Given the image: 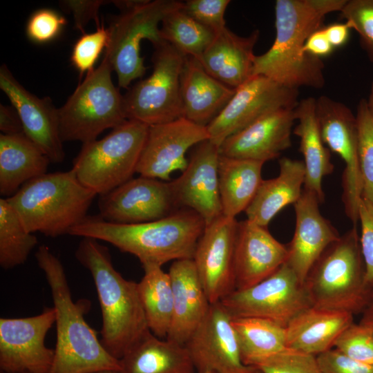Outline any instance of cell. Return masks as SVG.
Wrapping results in <instances>:
<instances>
[{
	"label": "cell",
	"instance_id": "cell-1",
	"mask_svg": "<svg viewBox=\"0 0 373 373\" xmlns=\"http://www.w3.org/2000/svg\"><path fill=\"white\" fill-rule=\"evenodd\" d=\"M347 0H277L276 37L264 54L256 55L252 75H263L290 88L324 86V64L305 51L308 37L322 28L325 17L340 12Z\"/></svg>",
	"mask_w": 373,
	"mask_h": 373
},
{
	"label": "cell",
	"instance_id": "cell-2",
	"mask_svg": "<svg viewBox=\"0 0 373 373\" xmlns=\"http://www.w3.org/2000/svg\"><path fill=\"white\" fill-rule=\"evenodd\" d=\"M205 222L192 209L181 208L162 219L137 224L106 222L87 216L69 235L107 242L136 256L142 267H162L171 260L193 259Z\"/></svg>",
	"mask_w": 373,
	"mask_h": 373
},
{
	"label": "cell",
	"instance_id": "cell-3",
	"mask_svg": "<svg viewBox=\"0 0 373 373\" xmlns=\"http://www.w3.org/2000/svg\"><path fill=\"white\" fill-rule=\"evenodd\" d=\"M49 285L56 313L57 341L49 373H98L121 371L119 360L110 354L84 318L85 303L73 301L64 266L46 245L35 253Z\"/></svg>",
	"mask_w": 373,
	"mask_h": 373
},
{
	"label": "cell",
	"instance_id": "cell-4",
	"mask_svg": "<svg viewBox=\"0 0 373 373\" xmlns=\"http://www.w3.org/2000/svg\"><path fill=\"white\" fill-rule=\"evenodd\" d=\"M75 256L95 285L102 318V344L119 360L150 332L137 283L125 279L115 269L108 249L98 240L83 238Z\"/></svg>",
	"mask_w": 373,
	"mask_h": 373
},
{
	"label": "cell",
	"instance_id": "cell-5",
	"mask_svg": "<svg viewBox=\"0 0 373 373\" xmlns=\"http://www.w3.org/2000/svg\"><path fill=\"white\" fill-rule=\"evenodd\" d=\"M96 195L70 170L35 178L6 200L29 232L55 238L84 220Z\"/></svg>",
	"mask_w": 373,
	"mask_h": 373
},
{
	"label": "cell",
	"instance_id": "cell-6",
	"mask_svg": "<svg viewBox=\"0 0 373 373\" xmlns=\"http://www.w3.org/2000/svg\"><path fill=\"white\" fill-rule=\"evenodd\" d=\"M364 276L360 236L354 225L321 254L304 285L312 307L354 315L369 300L370 288Z\"/></svg>",
	"mask_w": 373,
	"mask_h": 373
},
{
	"label": "cell",
	"instance_id": "cell-7",
	"mask_svg": "<svg viewBox=\"0 0 373 373\" xmlns=\"http://www.w3.org/2000/svg\"><path fill=\"white\" fill-rule=\"evenodd\" d=\"M113 3L120 14L113 17L108 28L109 40L104 57L116 73L118 86L127 88L146 73L141 41L148 39L154 48L164 42L159 26L167 15L181 8L183 1L117 0Z\"/></svg>",
	"mask_w": 373,
	"mask_h": 373
},
{
	"label": "cell",
	"instance_id": "cell-8",
	"mask_svg": "<svg viewBox=\"0 0 373 373\" xmlns=\"http://www.w3.org/2000/svg\"><path fill=\"white\" fill-rule=\"evenodd\" d=\"M113 68L104 57L97 68L86 76L58 108L59 133L64 142L82 144L97 140L106 129L114 128L127 120L124 97L111 78Z\"/></svg>",
	"mask_w": 373,
	"mask_h": 373
},
{
	"label": "cell",
	"instance_id": "cell-9",
	"mask_svg": "<svg viewBox=\"0 0 373 373\" xmlns=\"http://www.w3.org/2000/svg\"><path fill=\"white\" fill-rule=\"evenodd\" d=\"M149 126L127 119L104 137L82 144L71 170L97 195L105 194L136 173Z\"/></svg>",
	"mask_w": 373,
	"mask_h": 373
},
{
	"label": "cell",
	"instance_id": "cell-10",
	"mask_svg": "<svg viewBox=\"0 0 373 373\" xmlns=\"http://www.w3.org/2000/svg\"><path fill=\"white\" fill-rule=\"evenodd\" d=\"M154 48L152 73L123 96L127 119L149 126L183 117L180 75L185 56L166 41Z\"/></svg>",
	"mask_w": 373,
	"mask_h": 373
},
{
	"label": "cell",
	"instance_id": "cell-11",
	"mask_svg": "<svg viewBox=\"0 0 373 373\" xmlns=\"http://www.w3.org/2000/svg\"><path fill=\"white\" fill-rule=\"evenodd\" d=\"M220 303L233 318H261L283 327L312 307L305 285L286 262L260 283L233 291Z\"/></svg>",
	"mask_w": 373,
	"mask_h": 373
},
{
	"label": "cell",
	"instance_id": "cell-12",
	"mask_svg": "<svg viewBox=\"0 0 373 373\" xmlns=\"http://www.w3.org/2000/svg\"><path fill=\"white\" fill-rule=\"evenodd\" d=\"M316 116L323 143L345 162L342 201L346 216L356 225L363 191L356 115L343 103L321 95L316 99Z\"/></svg>",
	"mask_w": 373,
	"mask_h": 373
},
{
	"label": "cell",
	"instance_id": "cell-13",
	"mask_svg": "<svg viewBox=\"0 0 373 373\" xmlns=\"http://www.w3.org/2000/svg\"><path fill=\"white\" fill-rule=\"evenodd\" d=\"M298 90L263 75H252L236 88L233 96L207 126L209 140L220 147L229 136L279 108H294Z\"/></svg>",
	"mask_w": 373,
	"mask_h": 373
},
{
	"label": "cell",
	"instance_id": "cell-14",
	"mask_svg": "<svg viewBox=\"0 0 373 373\" xmlns=\"http://www.w3.org/2000/svg\"><path fill=\"white\" fill-rule=\"evenodd\" d=\"M54 307L25 318H0V369L5 373H49L55 350L45 338L55 323Z\"/></svg>",
	"mask_w": 373,
	"mask_h": 373
},
{
	"label": "cell",
	"instance_id": "cell-15",
	"mask_svg": "<svg viewBox=\"0 0 373 373\" xmlns=\"http://www.w3.org/2000/svg\"><path fill=\"white\" fill-rule=\"evenodd\" d=\"M184 345L198 373H261L243 362L232 316L220 302L211 305Z\"/></svg>",
	"mask_w": 373,
	"mask_h": 373
},
{
	"label": "cell",
	"instance_id": "cell-16",
	"mask_svg": "<svg viewBox=\"0 0 373 373\" xmlns=\"http://www.w3.org/2000/svg\"><path fill=\"white\" fill-rule=\"evenodd\" d=\"M178 207L170 182L139 176L100 195L99 216L117 224H137L165 218Z\"/></svg>",
	"mask_w": 373,
	"mask_h": 373
},
{
	"label": "cell",
	"instance_id": "cell-17",
	"mask_svg": "<svg viewBox=\"0 0 373 373\" xmlns=\"http://www.w3.org/2000/svg\"><path fill=\"white\" fill-rule=\"evenodd\" d=\"M207 140L209 135L206 126L184 117L150 126L136 173L169 182L173 172H182L186 168L187 151Z\"/></svg>",
	"mask_w": 373,
	"mask_h": 373
},
{
	"label": "cell",
	"instance_id": "cell-18",
	"mask_svg": "<svg viewBox=\"0 0 373 373\" xmlns=\"http://www.w3.org/2000/svg\"><path fill=\"white\" fill-rule=\"evenodd\" d=\"M238 222L223 215L207 225L193 260L211 304L235 290L233 260Z\"/></svg>",
	"mask_w": 373,
	"mask_h": 373
},
{
	"label": "cell",
	"instance_id": "cell-19",
	"mask_svg": "<svg viewBox=\"0 0 373 373\" xmlns=\"http://www.w3.org/2000/svg\"><path fill=\"white\" fill-rule=\"evenodd\" d=\"M219 148L209 140L197 144L182 175L170 181L177 206L195 211L206 226L222 216L218 183Z\"/></svg>",
	"mask_w": 373,
	"mask_h": 373
},
{
	"label": "cell",
	"instance_id": "cell-20",
	"mask_svg": "<svg viewBox=\"0 0 373 373\" xmlns=\"http://www.w3.org/2000/svg\"><path fill=\"white\" fill-rule=\"evenodd\" d=\"M0 88L17 112L23 133L48 157L51 163L65 159L58 119V108L48 97H38L27 90L6 64L0 67Z\"/></svg>",
	"mask_w": 373,
	"mask_h": 373
},
{
	"label": "cell",
	"instance_id": "cell-21",
	"mask_svg": "<svg viewBox=\"0 0 373 373\" xmlns=\"http://www.w3.org/2000/svg\"><path fill=\"white\" fill-rule=\"evenodd\" d=\"M319 204L317 196L305 189L294 204L296 226L294 236L287 246L286 263L303 285L321 254L341 236L330 221L321 213Z\"/></svg>",
	"mask_w": 373,
	"mask_h": 373
},
{
	"label": "cell",
	"instance_id": "cell-22",
	"mask_svg": "<svg viewBox=\"0 0 373 373\" xmlns=\"http://www.w3.org/2000/svg\"><path fill=\"white\" fill-rule=\"evenodd\" d=\"M287 246L268 231L248 220L238 222L233 260L236 289L250 287L286 262Z\"/></svg>",
	"mask_w": 373,
	"mask_h": 373
},
{
	"label": "cell",
	"instance_id": "cell-23",
	"mask_svg": "<svg viewBox=\"0 0 373 373\" xmlns=\"http://www.w3.org/2000/svg\"><path fill=\"white\" fill-rule=\"evenodd\" d=\"M294 109L279 108L261 117L227 137L220 146V154L263 162L277 158L291 146Z\"/></svg>",
	"mask_w": 373,
	"mask_h": 373
},
{
	"label": "cell",
	"instance_id": "cell-24",
	"mask_svg": "<svg viewBox=\"0 0 373 373\" xmlns=\"http://www.w3.org/2000/svg\"><path fill=\"white\" fill-rule=\"evenodd\" d=\"M171 278L173 311L166 338L184 345L206 316L211 303L193 259L173 261Z\"/></svg>",
	"mask_w": 373,
	"mask_h": 373
},
{
	"label": "cell",
	"instance_id": "cell-25",
	"mask_svg": "<svg viewBox=\"0 0 373 373\" xmlns=\"http://www.w3.org/2000/svg\"><path fill=\"white\" fill-rule=\"evenodd\" d=\"M259 37L258 30L242 37L226 27L216 33L198 59L213 77L237 88L252 76L256 57L254 48Z\"/></svg>",
	"mask_w": 373,
	"mask_h": 373
},
{
	"label": "cell",
	"instance_id": "cell-26",
	"mask_svg": "<svg viewBox=\"0 0 373 373\" xmlns=\"http://www.w3.org/2000/svg\"><path fill=\"white\" fill-rule=\"evenodd\" d=\"M235 92L210 75L198 59L185 57L180 75L183 117L207 127Z\"/></svg>",
	"mask_w": 373,
	"mask_h": 373
},
{
	"label": "cell",
	"instance_id": "cell-27",
	"mask_svg": "<svg viewBox=\"0 0 373 373\" xmlns=\"http://www.w3.org/2000/svg\"><path fill=\"white\" fill-rule=\"evenodd\" d=\"M354 315L310 307L285 327L286 346L317 356L334 347L342 332L354 323Z\"/></svg>",
	"mask_w": 373,
	"mask_h": 373
},
{
	"label": "cell",
	"instance_id": "cell-28",
	"mask_svg": "<svg viewBox=\"0 0 373 373\" xmlns=\"http://www.w3.org/2000/svg\"><path fill=\"white\" fill-rule=\"evenodd\" d=\"M298 123L293 133L300 138V152L304 158L305 180L304 189L314 193L320 203L325 201L322 188L324 177L334 171L330 150L321 135L317 116L316 99L309 97L301 99L294 109Z\"/></svg>",
	"mask_w": 373,
	"mask_h": 373
},
{
	"label": "cell",
	"instance_id": "cell-29",
	"mask_svg": "<svg viewBox=\"0 0 373 373\" xmlns=\"http://www.w3.org/2000/svg\"><path fill=\"white\" fill-rule=\"evenodd\" d=\"M278 163V175L262 181L245 211L247 220L260 226L267 227L280 210L288 204H294L303 193L305 180L303 161L283 157Z\"/></svg>",
	"mask_w": 373,
	"mask_h": 373
},
{
	"label": "cell",
	"instance_id": "cell-30",
	"mask_svg": "<svg viewBox=\"0 0 373 373\" xmlns=\"http://www.w3.org/2000/svg\"><path fill=\"white\" fill-rule=\"evenodd\" d=\"M48 157L23 133L0 135V194L8 198L47 173Z\"/></svg>",
	"mask_w": 373,
	"mask_h": 373
},
{
	"label": "cell",
	"instance_id": "cell-31",
	"mask_svg": "<svg viewBox=\"0 0 373 373\" xmlns=\"http://www.w3.org/2000/svg\"><path fill=\"white\" fill-rule=\"evenodd\" d=\"M122 373H195L184 345L162 339L151 331L120 359Z\"/></svg>",
	"mask_w": 373,
	"mask_h": 373
},
{
	"label": "cell",
	"instance_id": "cell-32",
	"mask_svg": "<svg viewBox=\"0 0 373 373\" xmlns=\"http://www.w3.org/2000/svg\"><path fill=\"white\" fill-rule=\"evenodd\" d=\"M265 162L221 155L218 162V183L222 215L236 218L245 211L262 181Z\"/></svg>",
	"mask_w": 373,
	"mask_h": 373
},
{
	"label": "cell",
	"instance_id": "cell-33",
	"mask_svg": "<svg viewBox=\"0 0 373 373\" xmlns=\"http://www.w3.org/2000/svg\"><path fill=\"white\" fill-rule=\"evenodd\" d=\"M137 283L138 292L149 330L159 338H166L173 318V297L169 273L162 267L146 265Z\"/></svg>",
	"mask_w": 373,
	"mask_h": 373
},
{
	"label": "cell",
	"instance_id": "cell-34",
	"mask_svg": "<svg viewBox=\"0 0 373 373\" xmlns=\"http://www.w3.org/2000/svg\"><path fill=\"white\" fill-rule=\"evenodd\" d=\"M243 362L251 365L258 360L287 347L286 331L277 323L256 317H232Z\"/></svg>",
	"mask_w": 373,
	"mask_h": 373
},
{
	"label": "cell",
	"instance_id": "cell-35",
	"mask_svg": "<svg viewBox=\"0 0 373 373\" xmlns=\"http://www.w3.org/2000/svg\"><path fill=\"white\" fill-rule=\"evenodd\" d=\"M38 240L29 232L6 198H0V265L10 269L23 265Z\"/></svg>",
	"mask_w": 373,
	"mask_h": 373
},
{
	"label": "cell",
	"instance_id": "cell-36",
	"mask_svg": "<svg viewBox=\"0 0 373 373\" xmlns=\"http://www.w3.org/2000/svg\"><path fill=\"white\" fill-rule=\"evenodd\" d=\"M182 8L170 12L163 19L160 27L162 37L184 56L199 59L216 33L193 19Z\"/></svg>",
	"mask_w": 373,
	"mask_h": 373
},
{
	"label": "cell",
	"instance_id": "cell-37",
	"mask_svg": "<svg viewBox=\"0 0 373 373\" xmlns=\"http://www.w3.org/2000/svg\"><path fill=\"white\" fill-rule=\"evenodd\" d=\"M358 128V155L363 183L362 198L373 204V117L361 99L356 114Z\"/></svg>",
	"mask_w": 373,
	"mask_h": 373
},
{
	"label": "cell",
	"instance_id": "cell-38",
	"mask_svg": "<svg viewBox=\"0 0 373 373\" xmlns=\"http://www.w3.org/2000/svg\"><path fill=\"white\" fill-rule=\"evenodd\" d=\"M252 366L261 373H323L316 356L288 347L256 361Z\"/></svg>",
	"mask_w": 373,
	"mask_h": 373
},
{
	"label": "cell",
	"instance_id": "cell-39",
	"mask_svg": "<svg viewBox=\"0 0 373 373\" xmlns=\"http://www.w3.org/2000/svg\"><path fill=\"white\" fill-rule=\"evenodd\" d=\"M340 12L358 35L362 48L373 63V0H347Z\"/></svg>",
	"mask_w": 373,
	"mask_h": 373
},
{
	"label": "cell",
	"instance_id": "cell-40",
	"mask_svg": "<svg viewBox=\"0 0 373 373\" xmlns=\"http://www.w3.org/2000/svg\"><path fill=\"white\" fill-rule=\"evenodd\" d=\"M334 347L358 362L373 365V329L352 323L336 341Z\"/></svg>",
	"mask_w": 373,
	"mask_h": 373
},
{
	"label": "cell",
	"instance_id": "cell-41",
	"mask_svg": "<svg viewBox=\"0 0 373 373\" xmlns=\"http://www.w3.org/2000/svg\"><path fill=\"white\" fill-rule=\"evenodd\" d=\"M109 40V32L104 26L91 33L83 34L75 42L70 61L81 76L93 70V66Z\"/></svg>",
	"mask_w": 373,
	"mask_h": 373
},
{
	"label": "cell",
	"instance_id": "cell-42",
	"mask_svg": "<svg viewBox=\"0 0 373 373\" xmlns=\"http://www.w3.org/2000/svg\"><path fill=\"white\" fill-rule=\"evenodd\" d=\"M66 19L57 11L41 8L28 19L26 34L33 43L43 44L55 39L66 24Z\"/></svg>",
	"mask_w": 373,
	"mask_h": 373
},
{
	"label": "cell",
	"instance_id": "cell-43",
	"mask_svg": "<svg viewBox=\"0 0 373 373\" xmlns=\"http://www.w3.org/2000/svg\"><path fill=\"white\" fill-rule=\"evenodd\" d=\"M229 0H187L182 10L198 22L218 33L224 28V14Z\"/></svg>",
	"mask_w": 373,
	"mask_h": 373
},
{
	"label": "cell",
	"instance_id": "cell-44",
	"mask_svg": "<svg viewBox=\"0 0 373 373\" xmlns=\"http://www.w3.org/2000/svg\"><path fill=\"white\" fill-rule=\"evenodd\" d=\"M361 224L360 244L365 265L364 280L367 287H373V204L361 198L358 207Z\"/></svg>",
	"mask_w": 373,
	"mask_h": 373
},
{
	"label": "cell",
	"instance_id": "cell-45",
	"mask_svg": "<svg viewBox=\"0 0 373 373\" xmlns=\"http://www.w3.org/2000/svg\"><path fill=\"white\" fill-rule=\"evenodd\" d=\"M316 357L323 373H373V365L355 361L335 348Z\"/></svg>",
	"mask_w": 373,
	"mask_h": 373
},
{
	"label": "cell",
	"instance_id": "cell-46",
	"mask_svg": "<svg viewBox=\"0 0 373 373\" xmlns=\"http://www.w3.org/2000/svg\"><path fill=\"white\" fill-rule=\"evenodd\" d=\"M107 2L102 0H66L60 1L59 3L73 14L75 28L84 34V28L90 20H95L99 25V9Z\"/></svg>",
	"mask_w": 373,
	"mask_h": 373
},
{
	"label": "cell",
	"instance_id": "cell-47",
	"mask_svg": "<svg viewBox=\"0 0 373 373\" xmlns=\"http://www.w3.org/2000/svg\"><path fill=\"white\" fill-rule=\"evenodd\" d=\"M304 49L307 53L321 59L331 55L334 48L328 41L322 27L308 37Z\"/></svg>",
	"mask_w": 373,
	"mask_h": 373
},
{
	"label": "cell",
	"instance_id": "cell-48",
	"mask_svg": "<svg viewBox=\"0 0 373 373\" xmlns=\"http://www.w3.org/2000/svg\"><path fill=\"white\" fill-rule=\"evenodd\" d=\"M0 131L5 135L23 133L20 117L13 106L0 104Z\"/></svg>",
	"mask_w": 373,
	"mask_h": 373
},
{
	"label": "cell",
	"instance_id": "cell-49",
	"mask_svg": "<svg viewBox=\"0 0 373 373\" xmlns=\"http://www.w3.org/2000/svg\"><path fill=\"white\" fill-rule=\"evenodd\" d=\"M323 31L332 46H343L348 41L350 28L346 23H334L323 27Z\"/></svg>",
	"mask_w": 373,
	"mask_h": 373
},
{
	"label": "cell",
	"instance_id": "cell-50",
	"mask_svg": "<svg viewBox=\"0 0 373 373\" xmlns=\"http://www.w3.org/2000/svg\"><path fill=\"white\" fill-rule=\"evenodd\" d=\"M361 313L359 323L373 329V287L370 289L367 304Z\"/></svg>",
	"mask_w": 373,
	"mask_h": 373
},
{
	"label": "cell",
	"instance_id": "cell-51",
	"mask_svg": "<svg viewBox=\"0 0 373 373\" xmlns=\"http://www.w3.org/2000/svg\"><path fill=\"white\" fill-rule=\"evenodd\" d=\"M367 100L368 110L373 117V82L371 85L370 92Z\"/></svg>",
	"mask_w": 373,
	"mask_h": 373
},
{
	"label": "cell",
	"instance_id": "cell-52",
	"mask_svg": "<svg viewBox=\"0 0 373 373\" xmlns=\"http://www.w3.org/2000/svg\"><path fill=\"white\" fill-rule=\"evenodd\" d=\"M98 373H122L121 371H117V370H106L102 371Z\"/></svg>",
	"mask_w": 373,
	"mask_h": 373
},
{
	"label": "cell",
	"instance_id": "cell-53",
	"mask_svg": "<svg viewBox=\"0 0 373 373\" xmlns=\"http://www.w3.org/2000/svg\"><path fill=\"white\" fill-rule=\"evenodd\" d=\"M202 373H213V372H202Z\"/></svg>",
	"mask_w": 373,
	"mask_h": 373
},
{
	"label": "cell",
	"instance_id": "cell-54",
	"mask_svg": "<svg viewBox=\"0 0 373 373\" xmlns=\"http://www.w3.org/2000/svg\"><path fill=\"white\" fill-rule=\"evenodd\" d=\"M1 373H5V372L1 371Z\"/></svg>",
	"mask_w": 373,
	"mask_h": 373
}]
</instances>
